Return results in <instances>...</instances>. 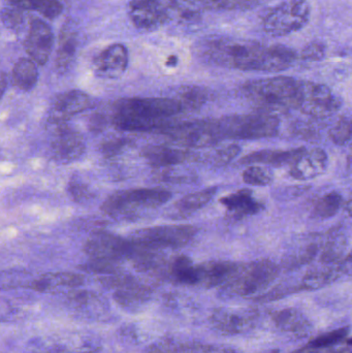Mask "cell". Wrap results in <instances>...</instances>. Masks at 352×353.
<instances>
[{"label":"cell","mask_w":352,"mask_h":353,"mask_svg":"<svg viewBox=\"0 0 352 353\" xmlns=\"http://www.w3.org/2000/svg\"><path fill=\"white\" fill-rule=\"evenodd\" d=\"M128 60L130 57L125 46L114 43L96 56L93 68L99 78L117 79L125 72Z\"/></svg>","instance_id":"cell-18"},{"label":"cell","mask_w":352,"mask_h":353,"mask_svg":"<svg viewBox=\"0 0 352 353\" xmlns=\"http://www.w3.org/2000/svg\"><path fill=\"white\" fill-rule=\"evenodd\" d=\"M2 23L4 26L8 27V29L12 30L18 31L22 28L24 24V14L23 10L20 8H14V6H10L6 8L0 14Z\"/></svg>","instance_id":"cell-36"},{"label":"cell","mask_w":352,"mask_h":353,"mask_svg":"<svg viewBox=\"0 0 352 353\" xmlns=\"http://www.w3.org/2000/svg\"><path fill=\"white\" fill-rule=\"evenodd\" d=\"M198 51L210 63L244 72H283L297 60L296 51L287 46H266L258 41L225 37L206 39Z\"/></svg>","instance_id":"cell-1"},{"label":"cell","mask_w":352,"mask_h":353,"mask_svg":"<svg viewBox=\"0 0 352 353\" xmlns=\"http://www.w3.org/2000/svg\"><path fill=\"white\" fill-rule=\"evenodd\" d=\"M239 263L231 261H209L198 265V282H206L207 284H219L221 282L231 280V277L239 270Z\"/></svg>","instance_id":"cell-24"},{"label":"cell","mask_w":352,"mask_h":353,"mask_svg":"<svg viewBox=\"0 0 352 353\" xmlns=\"http://www.w3.org/2000/svg\"><path fill=\"white\" fill-rule=\"evenodd\" d=\"M68 191H70V194L72 195V199L76 201H83L90 196V192H89L87 187L84 186V184H81V183H70Z\"/></svg>","instance_id":"cell-40"},{"label":"cell","mask_w":352,"mask_h":353,"mask_svg":"<svg viewBox=\"0 0 352 353\" xmlns=\"http://www.w3.org/2000/svg\"><path fill=\"white\" fill-rule=\"evenodd\" d=\"M248 101L262 109L298 110L302 97V81L291 77H273L249 81L242 86Z\"/></svg>","instance_id":"cell-3"},{"label":"cell","mask_w":352,"mask_h":353,"mask_svg":"<svg viewBox=\"0 0 352 353\" xmlns=\"http://www.w3.org/2000/svg\"><path fill=\"white\" fill-rule=\"evenodd\" d=\"M192 225H158L142 228L132 232L130 240L138 246L150 250L177 249L189 244L196 234Z\"/></svg>","instance_id":"cell-8"},{"label":"cell","mask_w":352,"mask_h":353,"mask_svg":"<svg viewBox=\"0 0 352 353\" xmlns=\"http://www.w3.org/2000/svg\"><path fill=\"white\" fill-rule=\"evenodd\" d=\"M218 187H209L196 192L189 193L180 199L174 205V210L179 214L189 215L208 205L216 195Z\"/></svg>","instance_id":"cell-26"},{"label":"cell","mask_w":352,"mask_h":353,"mask_svg":"<svg viewBox=\"0 0 352 353\" xmlns=\"http://www.w3.org/2000/svg\"><path fill=\"white\" fill-rule=\"evenodd\" d=\"M220 203L236 219L256 215L262 211V203L254 197L252 191L241 189L220 199Z\"/></svg>","instance_id":"cell-22"},{"label":"cell","mask_w":352,"mask_h":353,"mask_svg":"<svg viewBox=\"0 0 352 353\" xmlns=\"http://www.w3.org/2000/svg\"><path fill=\"white\" fill-rule=\"evenodd\" d=\"M240 152H241V148L238 145H229V146H223L213 151L212 154H209L207 157L206 161H208L214 167H225V165H229L234 159H237Z\"/></svg>","instance_id":"cell-34"},{"label":"cell","mask_w":352,"mask_h":353,"mask_svg":"<svg viewBox=\"0 0 352 353\" xmlns=\"http://www.w3.org/2000/svg\"><path fill=\"white\" fill-rule=\"evenodd\" d=\"M221 139L260 140L276 137L280 120L269 112L242 114L215 119Z\"/></svg>","instance_id":"cell-5"},{"label":"cell","mask_w":352,"mask_h":353,"mask_svg":"<svg viewBox=\"0 0 352 353\" xmlns=\"http://www.w3.org/2000/svg\"><path fill=\"white\" fill-rule=\"evenodd\" d=\"M127 145V142L123 140L111 141V142L105 143L103 147V153L107 157H113L119 154L120 151Z\"/></svg>","instance_id":"cell-41"},{"label":"cell","mask_w":352,"mask_h":353,"mask_svg":"<svg viewBox=\"0 0 352 353\" xmlns=\"http://www.w3.org/2000/svg\"><path fill=\"white\" fill-rule=\"evenodd\" d=\"M55 126L57 128L51 142L53 159L63 165L80 159L86 150V144L82 134L68 128L66 123Z\"/></svg>","instance_id":"cell-13"},{"label":"cell","mask_w":352,"mask_h":353,"mask_svg":"<svg viewBox=\"0 0 352 353\" xmlns=\"http://www.w3.org/2000/svg\"><path fill=\"white\" fill-rule=\"evenodd\" d=\"M175 99L181 103L184 112L196 111L206 103L208 94L202 87L184 86L178 90Z\"/></svg>","instance_id":"cell-30"},{"label":"cell","mask_w":352,"mask_h":353,"mask_svg":"<svg viewBox=\"0 0 352 353\" xmlns=\"http://www.w3.org/2000/svg\"><path fill=\"white\" fill-rule=\"evenodd\" d=\"M84 250L93 261L119 263L123 259H130L132 244L130 239L101 232L91 236L85 244Z\"/></svg>","instance_id":"cell-10"},{"label":"cell","mask_w":352,"mask_h":353,"mask_svg":"<svg viewBox=\"0 0 352 353\" xmlns=\"http://www.w3.org/2000/svg\"><path fill=\"white\" fill-rule=\"evenodd\" d=\"M159 134L187 149L207 148L222 141L215 119L173 121L161 130Z\"/></svg>","instance_id":"cell-6"},{"label":"cell","mask_w":352,"mask_h":353,"mask_svg":"<svg viewBox=\"0 0 352 353\" xmlns=\"http://www.w3.org/2000/svg\"><path fill=\"white\" fill-rule=\"evenodd\" d=\"M346 335V331H337L333 333L327 334L322 337L318 338L315 341L312 342V347H326L338 343Z\"/></svg>","instance_id":"cell-39"},{"label":"cell","mask_w":352,"mask_h":353,"mask_svg":"<svg viewBox=\"0 0 352 353\" xmlns=\"http://www.w3.org/2000/svg\"><path fill=\"white\" fill-rule=\"evenodd\" d=\"M329 137L335 145H338V146L346 145L351 138V118L342 116L335 124L334 128H331Z\"/></svg>","instance_id":"cell-35"},{"label":"cell","mask_w":352,"mask_h":353,"mask_svg":"<svg viewBox=\"0 0 352 353\" xmlns=\"http://www.w3.org/2000/svg\"><path fill=\"white\" fill-rule=\"evenodd\" d=\"M32 347L33 353H96L99 350L94 339L81 334L43 338L37 340Z\"/></svg>","instance_id":"cell-14"},{"label":"cell","mask_w":352,"mask_h":353,"mask_svg":"<svg viewBox=\"0 0 352 353\" xmlns=\"http://www.w3.org/2000/svg\"><path fill=\"white\" fill-rule=\"evenodd\" d=\"M84 283V277L80 274L70 272L48 273L35 278L31 290L41 294H62L72 292Z\"/></svg>","instance_id":"cell-21"},{"label":"cell","mask_w":352,"mask_h":353,"mask_svg":"<svg viewBox=\"0 0 352 353\" xmlns=\"http://www.w3.org/2000/svg\"><path fill=\"white\" fill-rule=\"evenodd\" d=\"M39 80V70L35 62L27 58H22L14 64L12 70V82L23 91H30L34 88Z\"/></svg>","instance_id":"cell-27"},{"label":"cell","mask_w":352,"mask_h":353,"mask_svg":"<svg viewBox=\"0 0 352 353\" xmlns=\"http://www.w3.org/2000/svg\"><path fill=\"white\" fill-rule=\"evenodd\" d=\"M326 45L322 41H311L302 51V58L307 61H320L326 56Z\"/></svg>","instance_id":"cell-38"},{"label":"cell","mask_w":352,"mask_h":353,"mask_svg":"<svg viewBox=\"0 0 352 353\" xmlns=\"http://www.w3.org/2000/svg\"><path fill=\"white\" fill-rule=\"evenodd\" d=\"M103 118L101 116H97L96 118L91 119L90 130H101L103 126Z\"/></svg>","instance_id":"cell-44"},{"label":"cell","mask_w":352,"mask_h":353,"mask_svg":"<svg viewBox=\"0 0 352 353\" xmlns=\"http://www.w3.org/2000/svg\"><path fill=\"white\" fill-rule=\"evenodd\" d=\"M242 176L246 184L253 186H268L274 181V174L270 169L258 165L247 168Z\"/></svg>","instance_id":"cell-33"},{"label":"cell","mask_w":352,"mask_h":353,"mask_svg":"<svg viewBox=\"0 0 352 353\" xmlns=\"http://www.w3.org/2000/svg\"><path fill=\"white\" fill-rule=\"evenodd\" d=\"M171 273L173 277L181 283H198V265H194L187 256L180 255L171 263Z\"/></svg>","instance_id":"cell-31"},{"label":"cell","mask_w":352,"mask_h":353,"mask_svg":"<svg viewBox=\"0 0 352 353\" xmlns=\"http://www.w3.org/2000/svg\"><path fill=\"white\" fill-rule=\"evenodd\" d=\"M300 148L291 150H262L249 153L241 159L242 165H265L270 167H289L297 157Z\"/></svg>","instance_id":"cell-23"},{"label":"cell","mask_w":352,"mask_h":353,"mask_svg":"<svg viewBox=\"0 0 352 353\" xmlns=\"http://www.w3.org/2000/svg\"><path fill=\"white\" fill-rule=\"evenodd\" d=\"M76 47H78V37L76 32L70 27H66V29L62 30L59 48L56 56L55 66L58 72L64 74L70 70L76 57Z\"/></svg>","instance_id":"cell-25"},{"label":"cell","mask_w":352,"mask_h":353,"mask_svg":"<svg viewBox=\"0 0 352 353\" xmlns=\"http://www.w3.org/2000/svg\"><path fill=\"white\" fill-rule=\"evenodd\" d=\"M35 278L23 270H6L0 272V290L30 288Z\"/></svg>","instance_id":"cell-32"},{"label":"cell","mask_w":352,"mask_h":353,"mask_svg":"<svg viewBox=\"0 0 352 353\" xmlns=\"http://www.w3.org/2000/svg\"><path fill=\"white\" fill-rule=\"evenodd\" d=\"M158 178L161 182L177 183V184H185V183L194 182V176L177 175V174L171 173L161 174Z\"/></svg>","instance_id":"cell-42"},{"label":"cell","mask_w":352,"mask_h":353,"mask_svg":"<svg viewBox=\"0 0 352 353\" xmlns=\"http://www.w3.org/2000/svg\"><path fill=\"white\" fill-rule=\"evenodd\" d=\"M54 45V34L47 23L41 19H32L25 41V50L32 61L43 65L49 60Z\"/></svg>","instance_id":"cell-17"},{"label":"cell","mask_w":352,"mask_h":353,"mask_svg":"<svg viewBox=\"0 0 352 353\" xmlns=\"http://www.w3.org/2000/svg\"><path fill=\"white\" fill-rule=\"evenodd\" d=\"M344 197L337 191H331L320 196L313 205V213L320 219L334 217L344 205Z\"/></svg>","instance_id":"cell-29"},{"label":"cell","mask_w":352,"mask_h":353,"mask_svg":"<svg viewBox=\"0 0 352 353\" xmlns=\"http://www.w3.org/2000/svg\"><path fill=\"white\" fill-rule=\"evenodd\" d=\"M22 309L10 299L0 296V323H10L20 319Z\"/></svg>","instance_id":"cell-37"},{"label":"cell","mask_w":352,"mask_h":353,"mask_svg":"<svg viewBox=\"0 0 352 353\" xmlns=\"http://www.w3.org/2000/svg\"><path fill=\"white\" fill-rule=\"evenodd\" d=\"M183 112L175 97H132L116 103L113 123L123 132H159Z\"/></svg>","instance_id":"cell-2"},{"label":"cell","mask_w":352,"mask_h":353,"mask_svg":"<svg viewBox=\"0 0 352 353\" xmlns=\"http://www.w3.org/2000/svg\"><path fill=\"white\" fill-rule=\"evenodd\" d=\"M311 8L306 0H289L275 6L265 17L262 28L271 37L297 32L309 22Z\"/></svg>","instance_id":"cell-7"},{"label":"cell","mask_w":352,"mask_h":353,"mask_svg":"<svg viewBox=\"0 0 352 353\" xmlns=\"http://www.w3.org/2000/svg\"><path fill=\"white\" fill-rule=\"evenodd\" d=\"M172 199L163 188H136L118 191L107 197L103 211L115 219L132 220L149 210L158 209Z\"/></svg>","instance_id":"cell-4"},{"label":"cell","mask_w":352,"mask_h":353,"mask_svg":"<svg viewBox=\"0 0 352 353\" xmlns=\"http://www.w3.org/2000/svg\"><path fill=\"white\" fill-rule=\"evenodd\" d=\"M68 310L81 319L96 321L107 314V304L101 296L88 290L70 292L68 301Z\"/></svg>","instance_id":"cell-19"},{"label":"cell","mask_w":352,"mask_h":353,"mask_svg":"<svg viewBox=\"0 0 352 353\" xmlns=\"http://www.w3.org/2000/svg\"><path fill=\"white\" fill-rule=\"evenodd\" d=\"M278 273L277 265L270 261H258L249 265H240L231 277V284L237 292L251 294L268 285Z\"/></svg>","instance_id":"cell-11"},{"label":"cell","mask_w":352,"mask_h":353,"mask_svg":"<svg viewBox=\"0 0 352 353\" xmlns=\"http://www.w3.org/2000/svg\"><path fill=\"white\" fill-rule=\"evenodd\" d=\"M169 3L163 0H132L128 8L132 24L144 31L161 28L169 21Z\"/></svg>","instance_id":"cell-12"},{"label":"cell","mask_w":352,"mask_h":353,"mask_svg":"<svg viewBox=\"0 0 352 353\" xmlns=\"http://www.w3.org/2000/svg\"><path fill=\"white\" fill-rule=\"evenodd\" d=\"M10 6L22 10H37L48 19H55L63 10L59 0H6Z\"/></svg>","instance_id":"cell-28"},{"label":"cell","mask_w":352,"mask_h":353,"mask_svg":"<svg viewBox=\"0 0 352 353\" xmlns=\"http://www.w3.org/2000/svg\"><path fill=\"white\" fill-rule=\"evenodd\" d=\"M342 103V99L326 85L302 81V97L298 110L305 115L329 117L340 110Z\"/></svg>","instance_id":"cell-9"},{"label":"cell","mask_w":352,"mask_h":353,"mask_svg":"<svg viewBox=\"0 0 352 353\" xmlns=\"http://www.w3.org/2000/svg\"><path fill=\"white\" fill-rule=\"evenodd\" d=\"M8 76H6V72H1V74H0V99L3 97L6 88H8Z\"/></svg>","instance_id":"cell-43"},{"label":"cell","mask_w":352,"mask_h":353,"mask_svg":"<svg viewBox=\"0 0 352 353\" xmlns=\"http://www.w3.org/2000/svg\"><path fill=\"white\" fill-rule=\"evenodd\" d=\"M142 157L147 163L155 169L171 168L174 165H182L186 161L198 159L190 149L176 148L167 145H154L148 146L142 151Z\"/></svg>","instance_id":"cell-20"},{"label":"cell","mask_w":352,"mask_h":353,"mask_svg":"<svg viewBox=\"0 0 352 353\" xmlns=\"http://www.w3.org/2000/svg\"><path fill=\"white\" fill-rule=\"evenodd\" d=\"M328 165L329 157L324 149L302 147L289 165V175L296 180H311L326 173Z\"/></svg>","instance_id":"cell-15"},{"label":"cell","mask_w":352,"mask_h":353,"mask_svg":"<svg viewBox=\"0 0 352 353\" xmlns=\"http://www.w3.org/2000/svg\"><path fill=\"white\" fill-rule=\"evenodd\" d=\"M92 105L90 97L81 90H70L57 95L49 111V122L53 125L65 124L74 116L82 113Z\"/></svg>","instance_id":"cell-16"}]
</instances>
